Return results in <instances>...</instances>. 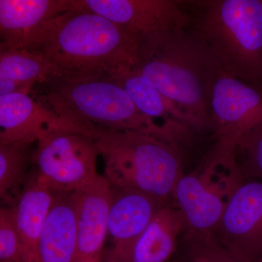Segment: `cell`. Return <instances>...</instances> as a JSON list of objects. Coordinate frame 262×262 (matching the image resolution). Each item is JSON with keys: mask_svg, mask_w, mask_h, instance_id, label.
I'll use <instances>...</instances> for the list:
<instances>
[{"mask_svg": "<svg viewBox=\"0 0 262 262\" xmlns=\"http://www.w3.org/2000/svg\"><path fill=\"white\" fill-rule=\"evenodd\" d=\"M39 51L67 80L117 79L135 68L140 45L110 19L72 9L49 20L28 48Z\"/></svg>", "mask_w": 262, "mask_h": 262, "instance_id": "1", "label": "cell"}, {"mask_svg": "<svg viewBox=\"0 0 262 262\" xmlns=\"http://www.w3.org/2000/svg\"><path fill=\"white\" fill-rule=\"evenodd\" d=\"M134 70L182 108L195 131L212 128V93L224 72L196 32L179 29L143 45Z\"/></svg>", "mask_w": 262, "mask_h": 262, "instance_id": "2", "label": "cell"}, {"mask_svg": "<svg viewBox=\"0 0 262 262\" xmlns=\"http://www.w3.org/2000/svg\"><path fill=\"white\" fill-rule=\"evenodd\" d=\"M30 95L79 133L91 128L130 131L153 136L177 147L185 141L180 130L160 125L141 113L116 79L52 77L36 85Z\"/></svg>", "mask_w": 262, "mask_h": 262, "instance_id": "3", "label": "cell"}, {"mask_svg": "<svg viewBox=\"0 0 262 262\" xmlns=\"http://www.w3.org/2000/svg\"><path fill=\"white\" fill-rule=\"evenodd\" d=\"M105 160V178L112 187L139 191L163 204H173L183 174L179 148L157 138L130 131L86 130Z\"/></svg>", "mask_w": 262, "mask_h": 262, "instance_id": "4", "label": "cell"}, {"mask_svg": "<svg viewBox=\"0 0 262 262\" xmlns=\"http://www.w3.org/2000/svg\"><path fill=\"white\" fill-rule=\"evenodd\" d=\"M196 32L227 75L262 80V1L203 2Z\"/></svg>", "mask_w": 262, "mask_h": 262, "instance_id": "5", "label": "cell"}, {"mask_svg": "<svg viewBox=\"0 0 262 262\" xmlns=\"http://www.w3.org/2000/svg\"><path fill=\"white\" fill-rule=\"evenodd\" d=\"M211 117L216 142L208 160L237 165L239 141L262 125V90L222 72L212 93Z\"/></svg>", "mask_w": 262, "mask_h": 262, "instance_id": "6", "label": "cell"}, {"mask_svg": "<svg viewBox=\"0 0 262 262\" xmlns=\"http://www.w3.org/2000/svg\"><path fill=\"white\" fill-rule=\"evenodd\" d=\"M32 163L35 178L53 193L81 190L94 182L99 151L94 139L82 133L59 130L37 143Z\"/></svg>", "mask_w": 262, "mask_h": 262, "instance_id": "7", "label": "cell"}, {"mask_svg": "<svg viewBox=\"0 0 262 262\" xmlns=\"http://www.w3.org/2000/svg\"><path fill=\"white\" fill-rule=\"evenodd\" d=\"M70 8L110 19L134 36L140 48L189 23L180 2L173 0H71Z\"/></svg>", "mask_w": 262, "mask_h": 262, "instance_id": "8", "label": "cell"}, {"mask_svg": "<svg viewBox=\"0 0 262 262\" xmlns=\"http://www.w3.org/2000/svg\"><path fill=\"white\" fill-rule=\"evenodd\" d=\"M213 233L247 262H262V182H244L229 200Z\"/></svg>", "mask_w": 262, "mask_h": 262, "instance_id": "9", "label": "cell"}, {"mask_svg": "<svg viewBox=\"0 0 262 262\" xmlns=\"http://www.w3.org/2000/svg\"><path fill=\"white\" fill-rule=\"evenodd\" d=\"M59 130L75 129L32 95L0 96V144L32 145Z\"/></svg>", "mask_w": 262, "mask_h": 262, "instance_id": "10", "label": "cell"}, {"mask_svg": "<svg viewBox=\"0 0 262 262\" xmlns=\"http://www.w3.org/2000/svg\"><path fill=\"white\" fill-rule=\"evenodd\" d=\"M77 199V258L75 262H102V248L108 234L113 187L99 175L88 187L76 192Z\"/></svg>", "mask_w": 262, "mask_h": 262, "instance_id": "11", "label": "cell"}, {"mask_svg": "<svg viewBox=\"0 0 262 262\" xmlns=\"http://www.w3.org/2000/svg\"><path fill=\"white\" fill-rule=\"evenodd\" d=\"M70 5L71 0H0V51L28 49L45 24Z\"/></svg>", "mask_w": 262, "mask_h": 262, "instance_id": "12", "label": "cell"}, {"mask_svg": "<svg viewBox=\"0 0 262 262\" xmlns=\"http://www.w3.org/2000/svg\"><path fill=\"white\" fill-rule=\"evenodd\" d=\"M187 227L179 208L173 204L165 205L125 251L107 255L104 262H166L177 251Z\"/></svg>", "mask_w": 262, "mask_h": 262, "instance_id": "13", "label": "cell"}, {"mask_svg": "<svg viewBox=\"0 0 262 262\" xmlns=\"http://www.w3.org/2000/svg\"><path fill=\"white\" fill-rule=\"evenodd\" d=\"M165 205L167 204L139 191L113 188L108 234L113 247L107 255H117L125 251Z\"/></svg>", "mask_w": 262, "mask_h": 262, "instance_id": "14", "label": "cell"}, {"mask_svg": "<svg viewBox=\"0 0 262 262\" xmlns=\"http://www.w3.org/2000/svg\"><path fill=\"white\" fill-rule=\"evenodd\" d=\"M77 199L75 192L55 193L38 244V262H75Z\"/></svg>", "mask_w": 262, "mask_h": 262, "instance_id": "15", "label": "cell"}, {"mask_svg": "<svg viewBox=\"0 0 262 262\" xmlns=\"http://www.w3.org/2000/svg\"><path fill=\"white\" fill-rule=\"evenodd\" d=\"M229 200L199 175L189 174L179 178L172 202L182 212L187 227L199 232H213L222 220Z\"/></svg>", "mask_w": 262, "mask_h": 262, "instance_id": "16", "label": "cell"}, {"mask_svg": "<svg viewBox=\"0 0 262 262\" xmlns=\"http://www.w3.org/2000/svg\"><path fill=\"white\" fill-rule=\"evenodd\" d=\"M56 77L53 66L39 51H0V96L30 95L36 85Z\"/></svg>", "mask_w": 262, "mask_h": 262, "instance_id": "17", "label": "cell"}, {"mask_svg": "<svg viewBox=\"0 0 262 262\" xmlns=\"http://www.w3.org/2000/svg\"><path fill=\"white\" fill-rule=\"evenodd\" d=\"M54 194L37 182L34 173L16 204L12 207L19 235L34 262H38V244Z\"/></svg>", "mask_w": 262, "mask_h": 262, "instance_id": "18", "label": "cell"}, {"mask_svg": "<svg viewBox=\"0 0 262 262\" xmlns=\"http://www.w3.org/2000/svg\"><path fill=\"white\" fill-rule=\"evenodd\" d=\"M116 80L146 116L162 119L164 123L180 130L195 131L192 120L182 108L134 70Z\"/></svg>", "mask_w": 262, "mask_h": 262, "instance_id": "19", "label": "cell"}, {"mask_svg": "<svg viewBox=\"0 0 262 262\" xmlns=\"http://www.w3.org/2000/svg\"><path fill=\"white\" fill-rule=\"evenodd\" d=\"M31 144H0V198L12 208L16 204L28 182V169L32 163Z\"/></svg>", "mask_w": 262, "mask_h": 262, "instance_id": "20", "label": "cell"}, {"mask_svg": "<svg viewBox=\"0 0 262 262\" xmlns=\"http://www.w3.org/2000/svg\"><path fill=\"white\" fill-rule=\"evenodd\" d=\"M173 256V262H247L221 244L213 232H196L188 227Z\"/></svg>", "mask_w": 262, "mask_h": 262, "instance_id": "21", "label": "cell"}, {"mask_svg": "<svg viewBox=\"0 0 262 262\" xmlns=\"http://www.w3.org/2000/svg\"><path fill=\"white\" fill-rule=\"evenodd\" d=\"M0 262H34L24 247L16 225L13 208L0 209Z\"/></svg>", "mask_w": 262, "mask_h": 262, "instance_id": "22", "label": "cell"}, {"mask_svg": "<svg viewBox=\"0 0 262 262\" xmlns=\"http://www.w3.org/2000/svg\"><path fill=\"white\" fill-rule=\"evenodd\" d=\"M243 160L238 165L244 178L262 179V125L251 131L239 141L236 153Z\"/></svg>", "mask_w": 262, "mask_h": 262, "instance_id": "23", "label": "cell"}]
</instances>
